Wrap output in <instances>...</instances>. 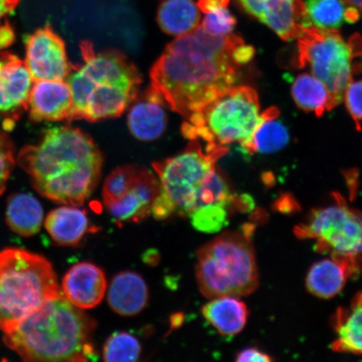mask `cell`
<instances>
[{"mask_svg": "<svg viewBox=\"0 0 362 362\" xmlns=\"http://www.w3.org/2000/svg\"><path fill=\"white\" fill-rule=\"evenodd\" d=\"M143 170L140 167L126 165L113 170L103 185V196L105 206L125 196L134 187Z\"/></svg>", "mask_w": 362, "mask_h": 362, "instance_id": "obj_29", "label": "cell"}, {"mask_svg": "<svg viewBox=\"0 0 362 362\" xmlns=\"http://www.w3.org/2000/svg\"><path fill=\"white\" fill-rule=\"evenodd\" d=\"M160 192L157 176L144 168L130 191L119 200L107 204L106 207L119 225L129 221L138 223L151 214L153 203Z\"/></svg>", "mask_w": 362, "mask_h": 362, "instance_id": "obj_17", "label": "cell"}, {"mask_svg": "<svg viewBox=\"0 0 362 362\" xmlns=\"http://www.w3.org/2000/svg\"><path fill=\"white\" fill-rule=\"evenodd\" d=\"M107 300L116 314L127 317L137 315L148 304L147 284L135 272H121L112 280Z\"/></svg>", "mask_w": 362, "mask_h": 362, "instance_id": "obj_19", "label": "cell"}, {"mask_svg": "<svg viewBox=\"0 0 362 362\" xmlns=\"http://www.w3.org/2000/svg\"><path fill=\"white\" fill-rule=\"evenodd\" d=\"M361 13L355 8L349 7L345 11V21L354 23L360 19Z\"/></svg>", "mask_w": 362, "mask_h": 362, "instance_id": "obj_39", "label": "cell"}, {"mask_svg": "<svg viewBox=\"0 0 362 362\" xmlns=\"http://www.w3.org/2000/svg\"><path fill=\"white\" fill-rule=\"evenodd\" d=\"M228 152L226 147L189 140L180 155L155 162L153 170L160 180V194L173 206L175 214L189 216L199 206V200L208 181L216 171V162Z\"/></svg>", "mask_w": 362, "mask_h": 362, "instance_id": "obj_8", "label": "cell"}, {"mask_svg": "<svg viewBox=\"0 0 362 362\" xmlns=\"http://www.w3.org/2000/svg\"><path fill=\"white\" fill-rule=\"evenodd\" d=\"M21 0H0V24L4 17L11 15L20 4Z\"/></svg>", "mask_w": 362, "mask_h": 362, "instance_id": "obj_38", "label": "cell"}, {"mask_svg": "<svg viewBox=\"0 0 362 362\" xmlns=\"http://www.w3.org/2000/svg\"><path fill=\"white\" fill-rule=\"evenodd\" d=\"M43 208L30 194H13L8 201L6 220L13 233L22 237L37 233L43 221Z\"/></svg>", "mask_w": 362, "mask_h": 362, "instance_id": "obj_24", "label": "cell"}, {"mask_svg": "<svg viewBox=\"0 0 362 362\" xmlns=\"http://www.w3.org/2000/svg\"><path fill=\"white\" fill-rule=\"evenodd\" d=\"M243 43L237 35H214L199 25L167 45L152 67L151 86L187 119L234 87L240 74L234 54Z\"/></svg>", "mask_w": 362, "mask_h": 362, "instance_id": "obj_1", "label": "cell"}, {"mask_svg": "<svg viewBox=\"0 0 362 362\" xmlns=\"http://www.w3.org/2000/svg\"><path fill=\"white\" fill-rule=\"evenodd\" d=\"M296 105L307 112H315L318 117L328 110L329 93L319 79L307 74L298 75L291 88Z\"/></svg>", "mask_w": 362, "mask_h": 362, "instance_id": "obj_26", "label": "cell"}, {"mask_svg": "<svg viewBox=\"0 0 362 362\" xmlns=\"http://www.w3.org/2000/svg\"><path fill=\"white\" fill-rule=\"evenodd\" d=\"M259 97L249 87H232L220 94L182 124L185 139L226 147L250 139L261 117Z\"/></svg>", "mask_w": 362, "mask_h": 362, "instance_id": "obj_7", "label": "cell"}, {"mask_svg": "<svg viewBox=\"0 0 362 362\" xmlns=\"http://www.w3.org/2000/svg\"><path fill=\"white\" fill-rule=\"evenodd\" d=\"M251 228L225 233L197 252L196 274L204 296L241 298L259 285Z\"/></svg>", "mask_w": 362, "mask_h": 362, "instance_id": "obj_6", "label": "cell"}, {"mask_svg": "<svg viewBox=\"0 0 362 362\" xmlns=\"http://www.w3.org/2000/svg\"><path fill=\"white\" fill-rule=\"evenodd\" d=\"M141 346L129 333L116 332L104 344L103 360L108 362H134L139 359Z\"/></svg>", "mask_w": 362, "mask_h": 362, "instance_id": "obj_28", "label": "cell"}, {"mask_svg": "<svg viewBox=\"0 0 362 362\" xmlns=\"http://www.w3.org/2000/svg\"><path fill=\"white\" fill-rule=\"evenodd\" d=\"M278 108L270 107L260 115L259 124L250 139L241 144L242 151L248 155L255 153H271L280 151L289 142L288 131L278 120Z\"/></svg>", "mask_w": 362, "mask_h": 362, "instance_id": "obj_23", "label": "cell"}, {"mask_svg": "<svg viewBox=\"0 0 362 362\" xmlns=\"http://www.w3.org/2000/svg\"><path fill=\"white\" fill-rule=\"evenodd\" d=\"M45 226L54 241L60 245L75 246L88 232L89 221L87 212L66 205L49 212Z\"/></svg>", "mask_w": 362, "mask_h": 362, "instance_id": "obj_21", "label": "cell"}, {"mask_svg": "<svg viewBox=\"0 0 362 362\" xmlns=\"http://www.w3.org/2000/svg\"><path fill=\"white\" fill-rule=\"evenodd\" d=\"M236 23V18L228 7H221L206 13L202 26L211 35H228L232 34Z\"/></svg>", "mask_w": 362, "mask_h": 362, "instance_id": "obj_31", "label": "cell"}, {"mask_svg": "<svg viewBox=\"0 0 362 362\" xmlns=\"http://www.w3.org/2000/svg\"><path fill=\"white\" fill-rule=\"evenodd\" d=\"M361 264L345 257H332L316 262L306 277L308 291L321 298H330L341 292L347 280L358 273Z\"/></svg>", "mask_w": 362, "mask_h": 362, "instance_id": "obj_18", "label": "cell"}, {"mask_svg": "<svg viewBox=\"0 0 362 362\" xmlns=\"http://www.w3.org/2000/svg\"><path fill=\"white\" fill-rule=\"evenodd\" d=\"M298 64L309 66L312 74L329 93L328 111L343 101L351 83L350 45L337 30H325L313 25L303 27L298 37Z\"/></svg>", "mask_w": 362, "mask_h": 362, "instance_id": "obj_9", "label": "cell"}, {"mask_svg": "<svg viewBox=\"0 0 362 362\" xmlns=\"http://www.w3.org/2000/svg\"><path fill=\"white\" fill-rule=\"evenodd\" d=\"M255 55V49L252 47H248L245 44L240 45L235 51L234 57L235 60L240 66L246 64L250 62Z\"/></svg>", "mask_w": 362, "mask_h": 362, "instance_id": "obj_36", "label": "cell"}, {"mask_svg": "<svg viewBox=\"0 0 362 362\" xmlns=\"http://www.w3.org/2000/svg\"><path fill=\"white\" fill-rule=\"evenodd\" d=\"M16 40V33L13 27L6 21L4 24H0V51L1 49L10 47Z\"/></svg>", "mask_w": 362, "mask_h": 362, "instance_id": "obj_35", "label": "cell"}, {"mask_svg": "<svg viewBox=\"0 0 362 362\" xmlns=\"http://www.w3.org/2000/svg\"><path fill=\"white\" fill-rule=\"evenodd\" d=\"M83 64L72 67L67 81L74 108L69 121L88 122L122 115L139 96L141 76L124 53L97 52L92 43H81Z\"/></svg>", "mask_w": 362, "mask_h": 362, "instance_id": "obj_4", "label": "cell"}, {"mask_svg": "<svg viewBox=\"0 0 362 362\" xmlns=\"http://www.w3.org/2000/svg\"><path fill=\"white\" fill-rule=\"evenodd\" d=\"M308 19L311 25L325 30H337L345 21L344 0H307Z\"/></svg>", "mask_w": 362, "mask_h": 362, "instance_id": "obj_27", "label": "cell"}, {"mask_svg": "<svg viewBox=\"0 0 362 362\" xmlns=\"http://www.w3.org/2000/svg\"><path fill=\"white\" fill-rule=\"evenodd\" d=\"M157 21L165 33L183 35L197 28L200 11L193 0H166L158 8Z\"/></svg>", "mask_w": 362, "mask_h": 362, "instance_id": "obj_25", "label": "cell"}, {"mask_svg": "<svg viewBox=\"0 0 362 362\" xmlns=\"http://www.w3.org/2000/svg\"><path fill=\"white\" fill-rule=\"evenodd\" d=\"M74 98L64 81H35L31 87L27 110L35 122L69 121Z\"/></svg>", "mask_w": 362, "mask_h": 362, "instance_id": "obj_14", "label": "cell"}, {"mask_svg": "<svg viewBox=\"0 0 362 362\" xmlns=\"http://www.w3.org/2000/svg\"><path fill=\"white\" fill-rule=\"evenodd\" d=\"M230 0H198L199 10L204 13L215 10L217 8L228 7Z\"/></svg>", "mask_w": 362, "mask_h": 362, "instance_id": "obj_37", "label": "cell"}, {"mask_svg": "<svg viewBox=\"0 0 362 362\" xmlns=\"http://www.w3.org/2000/svg\"><path fill=\"white\" fill-rule=\"evenodd\" d=\"M349 7L355 8L362 15V0H344Z\"/></svg>", "mask_w": 362, "mask_h": 362, "instance_id": "obj_40", "label": "cell"}, {"mask_svg": "<svg viewBox=\"0 0 362 362\" xmlns=\"http://www.w3.org/2000/svg\"><path fill=\"white\" fill-rule=\"evenodd\" d=\"M25 63L35 81H66L74 67L64 40L49 24L27 36Z\"/></svg>", "mask_w": 362, "mask_h": 362, "instance_id": "obj_11", "label": "cell"}, {"mask_svg": "<svg viewBox=\"0 0 362 362\" xmlns=\"http://www.w3.org/2000/svg\"><path fill=\"white\" fill-rule=\"evenodd\" d=\"M61 293L55 272L44 257L21 248L0 252V329L4 333Z\"/></svg>", "mask_w": 362, "mask_h": 362, "instance_id": "obj_5", "label": "cell"}, {"mask_svg": "<svg viewBox=\"0 0 362 362\" xmlns=\"http://www.w3.org/2000/svg\"><path fill=\"white\" fill-rule=\"evenodd\" d=\"M348 112L356 122L357 129H360V122L362 121V80L348 85L345 96Z\"/></svg>", "mask_w": 362, "mask_h": 362, "instance_id": "obj_33", "label": "cell"}, {"mask_svg": "<svg viewBox=\"0 0 362 362\" xmlns=\"http://www.w3.org/2000/svg\"><path fill=\"white\" fill-rule=\"evenodd\" d=\"M33 78L25 63L11 52H0V116L10 129L27 110Z\"/></svg>", "mask_w": 362, "mask_h": 362, "instance_id": "obj_12", "label": "cell"}, {"mask_svg": "<svg viewBox=\"0 0 362 362\" xmlns=\"http://www.w3.org/2000/svg\"><path fill=\"white\" fill-rule=\"evenodd\" d=\"M332 325L337 334L333 350L362 356V291L356 293L349 305L339 308Z\"/></svg>", "mask_w": 362, "mask_h": 362, "instance_id": "obj_20", "label": "cell"}, {"mask_svg": "<svg viewBox=\"0 0 362 362\" xmlns=\"http://www.w3.org/2000/svg\"><path fill=\"white\" fill-rule=\"evenodd\" d=\"M202 308V315L221 336L233 337L241 332L247 323L248 310L239 298L223 296L211 298Z\"/></svg>", "mask_w": 362, "mask_h": 362, "instance_id": "obj_22", "label": "cell"}, {"mask_svg": "<svg viewBox=\"0 0 362 362\" xmlns=\"http://www.w3.org/2000/svg\"><path fill=\"white\" fill-rule=\"evenodd\" d=\"M36 191L57 203L83 205L100 180L103 158L93 139L70 126L54 127L17 158Z\"/></svg>", "mask_w": 362, "mask_h": 362, "instance_id": "obj_2", "label": "cell"}, {"mask_svg": "<svg viewBox=\"0 0 362 362\" xmlns=\"http://www.w3.org/2000/svg\"><path fill=\"white\" fill-rule=\"evenodd\" d=\"M248 13L284 40L297 39L303 27L312 26L302 0H238Z\"/></svg>", "mask_w": 362, "mask_h": 362, "instance_id": "obj_13", "label": "cell"}, {"mask_svg": "<svg viewBox=\"0 0 362 362\" xmlns=\"http://www.w3.org/2000/svg\"><path fill=\"white\" fill-rule=\"evenodd\" d=\"M106 289L105 274L90 262H80L71 267L63 279V294L81 310L92 309L100 304Z\"/></svg>", "mask_w": 362, "mask_h": 362, "instance_id": "obj_15", "label": "cell"}, {"mask_svg": "<svg viewBox=\"0 0 362 362\" xmlns=\"http://www.w3.org/2000/svg\"><path fill=\"white\" fill-rule=\"evenodd\" d=\"M95 327L96 322L62 293L4 333V341L25 361H96Z\"/></svg>", "mask_w": 362, "mask_h": 362, "instance_id": "obj_3", "label": "cell"}, {"mask_svg": "<svg viewBox=\"0 0 362 362\" xmlns=\"http://www.w3.org/2000/svg\"><path fill=\"white\" fill-rule=\"evenodd\" d=\"M194 228L206 233L219 232L228 221V208L206 206L198 208L189 216Z\"/></svg>", "mask_w": 362, "mask_h": 362, "instance_id": "obj_30", "label": "cell"}, {"mask_svg": "<svg viewBox=\"0 0 362 362\" xmlns=\"http://www.w3.org/2000/svg\"><path fill=\"white\" fill-rule=\"evenodd\" d=\"M334 202L312 211L294 233L300 239L315 240L320 252L362 265V211L348 206L339 194L334 196Z\"/></svg>", "mask_w": 362, "mask_h": 362, "instance_id": "obj_10", "label": "cell"}, {"mask_svg": "<svg viewBox=\"0 0 362 362\" xmlns=\"http://www.w3.org/2000/svg\"><path fill=\"white\" fill-rule=\"evenodd\" d=\"M13 165L15 155L11 140L7 134L0 132V194L6 189Z\"/></svg>", "mask_w": 362, "mask_h": 362, "instance_id": "obj_32", "label": "cell"}, {"mask_svg": "<svg viewBox=\"0 0 362 362\" xmlns=\"http://www.w3.org/2000/svg\"><path fill=\"white\" fill-rule=\"evenodd\" d=\"M237 361H272L270 356L256 349V348H247V349L241 351L237 356Z\"/></svg>", "mask_w": 362, "mask_h": 362, "instance_id": "obj_34", "label": "cell"}, {"mask_svg": "<svg viewBox=\"0 0 362 362\" xmlns=\"http://www.w3.org/2000/svg\"><path fill=\"white\" fill-rule=\"evenodd\" d=\"M128 115L130 132L142 141H152L166 129L165 101L161 94L151 87L132 103Z\"/></svg>", "mask_w": 362, "mask_h": 362, "instance_id": "obj_16", "label": "cell"}]
</instances>
